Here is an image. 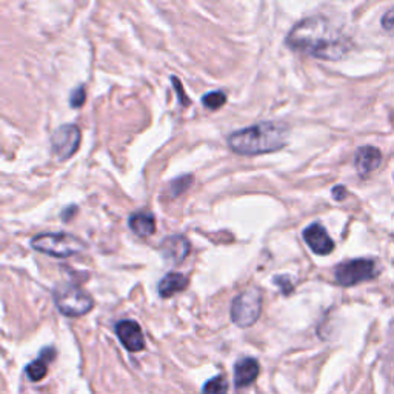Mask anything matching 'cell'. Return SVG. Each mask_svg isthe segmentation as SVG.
Wrapping results in <instances>:
<instances>
[{
  "label": "cell",
  "instance_id": "cell-1",
  "mask_svg": "<svg viewBox=\"0 0 394 394\" xmlns=\"http://www.w3.org/2000/svg\"><path fill=\"white\" fill-rule=\"evenodd\" d=\"M286 45L295 51L324 60H339L350 48V39L338 25L324 16H311L291 28Z\"/></svg>",
  "mask_w": 394,
  "mask_h": 394
},
{
  "label": "cell",
  "instance_id": "cell-2",
  "mask_svg": "<svg viewBox=\"0 0 394 394\" xmlns=\"http://www.w3.org/2000/svg\"><path fill=\"white\" fill-rule=\"evenodd\" d=\"M290 128L276 122H262L234 131L228 138V147L240 156H259L274 153L288 143Z\"/></svg>",
  "mask_w": 394,
  "mask_h": 394
},
{
  "label": "cell",
  "instance_id": "cell-3",
  "mask_svg": "<svg viewBox=\"0 0 394 394\" xmlns=\"http://www.w3.org/2000/svg\"><path fill=\"white\" fill-rule=\"evenodd\" d=\"M31 247L42 254L65 259V257L83 253L87 249V243L73 234L44 233L34 236L31 239Z\"/></svg>",
  "mask_w": 394,
  "mask_h": 394
},
{
  "label": "cell",
  "instance_id": "cell-4",
  "mask_svg": "<svg viewBox=\"0 0 394 394\" xmlns=\"http://www.w3.org/2000/svg\"><path fill=\"white\" fill-rule=\"evenodd\" d=\"M54 302L63 316L81 318L95 308V300L76 284H59L54 288Z\"/></svg>",
  "mask_w": 394,
  "mask_h": 394
},
{
  "label": "cell",
  "instance_id": "cell-5",
  "mask_svg": "<svg viewBox=\"0 0 394 394\" xmlns=\"http://www.w3.org/2000/svg\"><path fill=\"white\" fill-rule=\"evenodd\" d=\"M262 313V291L256 286H249L233 300L231 320L240 328L254 325Z\"/></svg>",
  "mask_w": 394,
  "mask_h": 394
},
{
  "label": "cell",
  "instance_id": "cell-6",
  "mask_svg": "<svg viewBox=\"0 0 394 394\" xmlns=\"http://www.w3.org/2000/svg\"><path fill=\"white\" fill-rule=\"evenodd\" d=\"M377 274L376 263L370 259H353L340 263L336 268V281L342 286H354L375 279Z\"/></svg>",
  "mask_w": 394,
  "mask_h": 394
},
{
  "label": "cell",
  "instance_id": "cell-7",
  "mask_svg": "<svg viewBox=\"0 0 394 394\" xmlns=\"http://www.w3.org/2000/svg\"><path fill=\"white\" fill-rule=\"evenodd\" d=\"M82 134L77 125L68 124L62 125L51 136V147L54 154L59 157V161H68L73 157L79 147H81Z\"/></svg>",
  "mask_w": 394,
  "mask_h": 394
},
{
  "label": "cell",
  "instance_id": "cell-8",
  "mask_svg": "<svg viewBox=\"0 0 394 394\" xmlns=\"http://www.w3.org/2000/svg\"><path fill=\"white\" fill-rule=\"evenodd\" d=\"M116 334L128 351L131 353H138L145 348V339H143L142 328L134 320H120L116 325Z\"/></svg>",
  "mask_w": 394,
  "mask_h": 394
},
{
  "label": "cell",
  "instance_id": "cell-9",
  "mask_svg": "<svg viewBox=\"0 0 394 394\" xmlns=\"http://www.w3.org/2000/svg\"><path fill=\"white\" fill-rule=\"evenodd\" d=\"M161 252L165 261L173 265H179L182 263L191 253V243L182 234L170 236V238L163 239L161 245Z\"/></svg>",
  "mask_w": 394,
  "mask_h": 394
},
{
  "label": "cell",
  "instance_id": "cell-10",
  "mask_svg": "<svg viewBox=\"0 0 394 394\" xmlns=\"http://www.w3.org/2000/svg\"><path fill=\"white\" fill-rule=\"evenodd\" d=\"M304 240L306 245L310 247L313 253L319 256H327L333 253L334 249V242L329 238L327 230L320 224H311L304 230Z\"/></svg>",
  "mask_w": 394,
  "mask_h": 394
},
{
  "label": "cell",
  "instance_id": "cell-11",
  "mask_svg": "<svg viewBox=\"0 0 394 394\" xmlns=\"http://www.w3.org/2000/svg\"><path fill=\"white\" fill-rule=\"evenodd\" d=\"M261 372V365L253 357H243L234 365V384L238 388L252 385Z\"/></svg>",
  "mask_w": 394,
  "mask_h": 394
},
{
  "label": "cell",
  "instance_id": "cell-12",
  "mask_svg": "<svg viewBox=\"0 0 394 394\" xmlns=\"http://www.w3.org/2000/svg\"><path fill=\"white\" fill-rule=\"evenodd\" d=\"M382 161V153L379 151L375 147H362L357 149L356 157H354V165L356 170L359 171V174L365 176L370 174L371 171H375Z\"/></svg>",
  "mask_w": 394,
  "mask_h": 394
},
{
  "label": "cell",
  "instance_id": "cell-13",
  "mask_svg": "<svg viewBox=\"0 0 394 394\" xmlns=\"http://www.w3.org/2000/svg\"><path fill=\"white\" fill-rule=\"evenodd\" d=\"M56 357V350L54 348H45L42 350V354L39 359L33 361L28 367L25 368L26 376L30 377V381L39 382L47 376L48 372V362H51Z\"/></svg>",
  "mask_w": 394,
  "mask_h": 394
},
{
  "label": "cell",
  "instance_id": "cell-14",
  "mask_svg": "<svg viewBox=\"0 0 394 394\" xmlns=\"http://www.w3.org/2000/svg\"><path fill=\"white\" fill-rule=\"evenodd\" d=\"M128 225H130V230L134 234L140 236V238H147V236H151L156 231V219L151 213L147 211L134 213L128 220Z\"/></svg>",
  "mask_w": 394,
  "mask_h": 394
},
{
  "label": "cell",
  "instance_id": "cell-15",
  "mask_svg": "<svg viewBox=\"0 0 394 394\" xmlns=\"http://www.w3.org/2000/svg\"><path fill=\"white\" fill-rule=\"evenodd\" d=\"M188 285V279L181 273H168L162 281L159 282V295L163 299H168L171 296L177 295L186 288Z\"/></svg>",
  "mask_w": 394,
  "mask_h": 394
},
{
  "label": "cell",
  "instance_id": "cell-16",
  "mask_svg": "<svg viewBox=\"0 0 394 394\" xmlns=\"http://www.w3.org/2000/svg\"><path fill=\"white\" fill-rule=\"evenodd\" d=\"M228 393V381L224 375H219L216 377L210 379L208 382L204 385L202 394H227Z\"/></svg>",
  "mask_w": 394,
  "mask_h": 394
},
{
  "label": "cell",
  "instance_id": "cell-17",
  "mask_svg": "<svg viewBox=\"0 0 394 394\" xmlns=\"http://www.w3.org/2000/svg\"><path fill=\"white\" fill-rule=\"evenodd\" d=\"M202 104H204L205 108H208L211 111H216L227 104V95L222 91L206 92V95L202 97Z\"/></svg>",
  "mask_w": 394,
  "mask_h": 394
},
{
  "label": "cell",
  "instance_id": "cell-18",
  "mask_svg": "<svg viewBox=\"0 0 394 394\" xmlns=\"http://www.w3.org/2000/svg\"><path fill=\"white\" fill-rule=\"evenodd\" d=\"M191 182H192V176L191 174L181 176L179 179H176V181H173V182L170 183V195L173 196V197L181 196L182 192H185L186 190L190 188Z\"/></svg>",
  "mask_w": 394,
  "mask_h": 394
},
{
  "label": "cell",
  "instance_id": "cell-19",
  "mask_svg": "<svg viewBox=\"0 0 394 394\" xmlns=\"http://www.w3.org/2000/svg\"><path fill=\"white\" fill-rule=\"evenodd\" d=\"M85 100H87V90H85L83 85H81L77 90L71 92L69 105L73 106V108H81V106L85 104Z\"/></svg>",
  "mask_w": 394,
  "mask_h": 394
},
{
  "label": "cell",
  "instance_id": "cell-20",
  "mask_svg": "<svg viewBox=\"0 0 394 394\" xmlns=\"http://www.w3.org/2000/svg\"><path fill=\"white\" fill-rule=\"evenodd\" d=\"M171 81H173V83L176 85L174 90H176V92H177V99H179V102H181L183 106H188V105L191 104V100L188 99V96L185 95V91H183V88H182V83L179 82V79H177V77H173V79H171Z\"/></svg>",
  "mask_w": 394,
  "mask_h": 394
},
{
  "label": "cell",
  "instance_id": "cell-21",
  "mask_svg": "<svg viewBox=\"0 0 394 394\" xmlns=\"http://www.w3.org/2000/svg\"><path fill=\"white\" fill-rule=\"evenodd\" d=\"M382 25L385 30L388 31H394V8H391L388 13L385 14L382 19Z\"/></svg>",
  "mask_w": 394,
  "mask_h": 394
},
{
  "label": "cell",
  "instance_id": "cell-22",
  "mask_svg": "<svg viewBox=\"0 0 394 394\" xmlns=\"http://www.w3.org/2000/svg\"><path fill=\"white\" fill-rule=\"evenodd\" d=\"M345 195H347V190L343 188L342 185L336 186V188L333 190V196H334V199H338V200H342L343 197H345Z\"/></svg>",
  "mask_w": 394,
  "mask_h": 394
}]
</instances>
